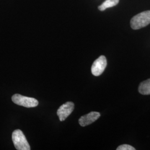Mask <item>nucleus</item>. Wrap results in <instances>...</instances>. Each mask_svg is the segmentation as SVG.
Returning a JSON list of instances; mask_svg holds the SVG:
<instances>
[{
    "mask_svg": "<svg viewBox=\"0 0 150 150\" xmlns=\"http://www.w3.org/2000/svg\"><path fill=\"white\" fill-rule=\"evenodd\" d=\"M139 93L144 95H150V79L142 82L139 87Z\"/></svg>",
    "mask_w": 150,
    "mask_h": 150,
    "instance_id": "0eeeda50",
    "label": "nucleus"
},
{
    "mask_svg": "<svg viewBox=\"0 0 150 150\" xmlns=\"http://www.w3.org/2000/svg\"><path fill=\"white\" fill-rule=\"evenodd\" d=\"M130 23L131 27L134 30L146 27L150 23V10L142 12L133 17Z\"/></svg>",
    "mask_w": 150,
    "mask_h": 150,
    "instance_id": "f257e3e1",
    "label": "nucleus"
},
{
    "mask_svg": "<svg viewBox=\"0 0 150 150\" xmlns=\"http://www.w3.org/2000/svg\"><path fill=\"white\" fill-rule=\"evenodd\" d=\"M118 2L119 0H106L101 5L98 6V8L100 11H105L108 8L117 5Z\"/></svg>",
    "mask_w": 150,
    "mask_h": 150,
    "instance_id": "6e6552de",
    "label": "nucleus"
},
{
    "mask_svg": "<svg viewBox=\"0 0 150 150\" xmlns=\"http://www.w3.org/2000/svg\"><path fill=\"white\" fill-rule=\"evenodd\" d=\"M107 66V59L105 56H101L96 59L91 67V72L95 76L101 75Z\"/></svg>",
    "mask_w": 150,
    "mask_h": 150,
    "instance_id": "20e7f679",
    "label": "nucleus"
},
{
    "mask_svg": "<svg viewBox=\"0 0 150 150\" xmlns=\"http://www.w3.org/2000/svg\"><path fill=\"white\" fill-rule=\"evenodd\" d=\"M117 150H135L134 147H132L131 145L127 144H123V145L119 146L116 149Z\"/></svg>",
    "mask_w": 150,
    "mask_h": 150,
    "instance_id": "1a4fd4ad",
    "label": "nucleus"
},
{
    "mask_svg": "<svg viewBox=\"0 0 150 150\" xmlns=\"http://www.w3.org/2000/svg\"><path fill=\"white\" fill-rule=\"evenodd\" d=\"M100 113L98 112H91L81 116L79 120V122L81 126L85 127L96 121L97 119L100 118Z\"/></svg>",
    "mask_w": 150,
    "mask_h": 150,
    "instance_id": "423d86ee",
    "label": "nucleus"
},
{
    "mask_svg": "<svg viewBox=\"0 0 150 150\" xmlns=\"http://www.w3.org/2000/svg\"><path fill=\"white\" fill-rule=\"evenodd\" d=\"M12 101L16 105L27 108L36 107L38 105V101L36 99L20 94L13 95L12 97Z\"/></svg>",
    "mask_w": 150,
    "mask_h": 150,
    "instance_id": "7ed1b4c3",
    "label": "nucleus"
},
{
    "mask_svg": "<svg viewBox=\"0 0 150 150\" xmlns=\"http://www.w3.org/2000/svg\"><path fill=\"white\" fill-rule=\"evenodd\" d=\"M75 105L72 102H67L61 105L57 110V114L61 121H64L74 110Z\"/></svg>",
    "mask_w": 150,
    "mask_h": 150,
    "instance_id": "39448f33",
    "label": "nucleus"
},
{
    "mask_svg": "<svg viewBox=\"0 0 150 150\" xmlns=\"http://www.w3.org/2000/svg\"><path fill=\"white\" fill-rule=\"evenodd\" d=\"M12 139L17 150H30L31 149L27 139L21 130H15L12 134Z\"/></svg>",
    "mask_w": 150,
    "mask_h": 150,
    "instance_id": "f03ea898",
    "label": "nucleus"
}]
</instances>
